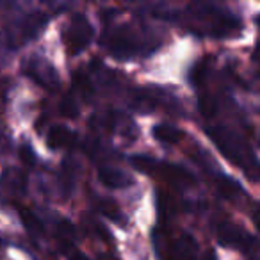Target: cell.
<instances>
[{
	"instance_id": "cell-1",
	"label": "cell",
	"mask_w": 260,
	"mask_h": 260,
	"mask_svg": "<svg viewBox=\"0 0 260 260\" xmlns=\"http://www.w3.org/2000/svg\"><path fill=\"white\" fill-rule=\"evenodd\" d=\"M23 72L25 75H29L32 80H36L38 84L45 87H54L57 84V75L55 70L52 68V64L48 61H45L40 55H30L25 62H23Z\"/></svg>"
},
{
	"instance_id": "cell-2",
	"label": "cell",
	"mask_w": 260,
	"mask_h": 260,
	"mask_svg": "<svg viewBox=\"0 0 260 260\" xmlns=\"http://www.w3.org/2000/svg\"><path fill=\"white\" fill-rule=\"evenodd\" d=\"M0 185L8 194L20 196L25 192V175L16 168H6L0 175Z\"/></svg>"
},
{
	"instance_id": "cell-3",
	"label": "cell",
	"mask_w": 260,
	"mask_h": 260,
	"mask_svg": "<svg viewBox=\"0 0 260 260\" xmlns=\"http://www.w3.org/2000/svg\"><path fill=\"white\" fill-rule=\"evenodd\" d=\"M89 40V25L84 18H75L68 29V47L72 52H79Z\"/></svg>"
},
{
	"instance_id": "cell-4",
	"label": "cell",
	"mask_w": 260,
	"mask_h": 260,
	"mask_svg": "<svg viewBox=\"0 0 260 260\" xmlns=\"http://www.w3.org/2000/svg\"><path fill=\"white\" fill-rule=\"evenodd\" d=\"M72 139V134L64 126H54V128L48 132V143L54 148H61V146H66Z\"/></svg>"
},
{
	"instance_id": "cell-5",
	"label": "cell",
	"mask_w": 260,
	"mask_h": 260,
	"mask_svg": "<svg viewBox=\"0 0 260 260\" xmlns=\"http://www.w3.org/2000/svg\"><path fill=\"white\" fill-rule=\"evenodd\" d=\"M8 48V41H6V34L0 30V64H2V59H4V52Z\"/></svg>"
}]
</instances>
